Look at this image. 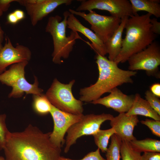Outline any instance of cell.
Wrapping results in <instances>:
<instances>
[{
  "label": "cell",
  "mask_w": 160,
  "mask_h": 160,
  "mask_svg": "<svg viewBox=\"0 0 160 160\" xmlns=\"http://www.w3.org/2000/svg\"><path fill=\"white\" fill-rule=\"evenodd\" d=\"M44 133L29 124L22 132H10L4 147L5 160H60L61 148Z\"/></svg>",
  "instance_id": "1"
},
{
  "label": "cell",
  "mask_w": 160,
  "mask_h": 160,
  "mask_svg": "<svg viewBox=\"0 0 160 160\" xmlns=\"http://www.w3.org/2000/svg\"><path fill=\"white\" fill-rule=\"evenodd\" d=\"M96 63L99 76L94 84L81 89L79 100L82 102H91L100 98L103 94L124 84L132 83V78L137 73L136 71L120 68L114 61L105 56L97 54Z\"/></svg>",
  "instance_id": "2"
},
{
  "label": "cell",
  "mask_w": 160,
  "mask_h": 160,
  "mask_svg": "<svg viewBox=\"0 0 160 160\" xmlns=\"http://www.w3.org/2000/svg\"><path fill=\"white\" fill-rule=\"evenodd\" d=\"M151 15L148 13L142 15L137 13L127 19L122 48L114 61L117 65L125 62L132 55L145 49L154 41L156 35L151 30Z\"/></svg>",
  "instance_id": "3"
},
{
  "label": "cell",
  "mask_w": 160,
  "mask_h": 160,
  "mask_svg": "<svg viewBox=\"0 0 160 160\" xmlns=\"http://www.w3.org/2000/svg\"><path fill=\"white\" fill-rule=\"evenodd\" d=\"M70 13L68 11L64 12L62 21L59 15L49 17L45 27L46 32L49 33L52 37L54 47L52 61L55 64H60L62 63V58H68L76 40L82 39L78 32L72 31L69 36H66L67 20Z\"/></svg>",
  "instance_id": "4"
},
{
  "label": "cell",
  "mask_w": 160,
  "mask_h": 160,
  "mask_svg": "<svg viewBox=\"0 0 160 160\" xmlns=\"http://www.w3.org/2000/svg\"><path fill=\"white\" fill-rule=\"evenodd\" d=\"M28 63V61H23L15 63L0 74V82L12 88L9 98H20L25 93L33 95L42 94L43 90L39 87V83L36 76H34V82L32 84L25 79V69Z\"/></svg>",
  "instance_id": "5"
},
{
  "label": "cell",
  "mask_w": 160,
  "mask_h": 160,
  "mask_svg": "<svg viewBox=\"0 0 160 160\" xmlns=\"http://www.w3.org/2000/svg\"><path fill=\"white\" fill-rule=\"evenodd\" d=\"M75 82L72 80L68 84H64L55 79L45 94L51 103L58 109L74 114H83V103L76 99L72 89Z\"/></svg>",
  "instance_id": "6"
},
{
  "label": "cell",
  "mask_w": 160,
  "mask_h": 160,
  "mask_svg": "<svg viewBox=\"0 0 160 160\" xmlns=\"http://www.w3.org/2000/svg\"><path fill=\"white\" fill-rule=\"evenodd\" d=\"M109 113H103L96 115H83L81 119L71 125L68 130L65 140L64 152L66 153L71 147L76 143L77 140L84 135H92L100 129L104 121L111 120L113 117Z\"/></svg>",
  "instance_id": "7"
},
{
  "label": "cell",
  "mask_w": 160,
  "mask_h": 160,
  "mask_svg": "<svg viewBox=\"0 0 160 160\" xmlns=\"http://www.w3.org/2000/svg\"><path fill=\"white\" fill-rule=\"evenodd\" d=\"M69 12L74 15L80 16L91 25V29L105 44L112 36L119 26L121 19L112 15L99 14L91 10L86 14L69 9Z\"/></svg>",
  "instance_id": "8"
},
{
  "label": "cell",
  "mask_w": 160,
  "mask_h": 160,
  "mask_svg": "<svg viewBox=\"0 0 160 160\" xmlns=\"http://www.w3.org/2000/svg\"><path fill=\"white\" fill-rule=\"evenodd\" d=\"M128 70L145 71L149 76H156L160 65V46L154 41L146 48L131 56L127 60Z\"/></svg>",
  "instance_id": "9"
},
{
  "label": "cell",
  "mask_w": 160,
  "mask_h": 160,
  "mask_svg": "<svg viewBox=\"0 0 160 160\" xmlns=\"http://www.w3.org/2000/svg\"><path fill=\"white\" fill-rule=\"evenodd\" d=\"M94 9L108 11L111 15L121 19L133 15L131 4L128 0H82L76 11H89Z\"/></svg>",
  "instance_id": "10"
},
{
  "label": "cell",
  "mask_w": 160,
  "mask_h": 160,
  "mask_svg": "<svg viewBox=\"0 0 160 160\" xmlns=\"http://www.w3.org/2000/svg\"><path fill=\"white\" fill-rule=\"evenodd\" d=\"M52 118L54 127L50 132L49 138L57 146L61 148L65 143L64 136L73 124L79 121L83 115L74 114L62 111L52 105L50 113Z\"/></svg>",
  "instance_id": "11"
},
{
  "label": "cell",
  "mask_w": 160,
  "mask_h": 160,
  "mask_svg": "<svg viewBox=\"0 0 160 160\" xmlns=\"http://www.w3.org/2000/svg\"><path fill=\"white\" fill-rule=\"evenodd\" d=\"M5 43L0 50V74L6 70L9 65L19 62L29 61L31 52L27 47L18 44L14 47L8 37H5Z\"/></svg>",
  "instance_id": "12"
},
{
  "label": "cell",
  "mask_w": 160,
  "mask_h": 160,
  "mask_svg": "<svg viewBox=\"0 0 160 160\" xmlns=\"http://www.w3.org/2000/svg\"><path fill=\"white\" fill-rule=\"evenodd\" d=\"M108 96L91 102L94 104H100L113 109L119 113L127 112L131 107L134 97L124 94L117 87L112 89Z\"/></svg>",
  "instance_id": "13"
},
{
  "label": "cell",
  "mask_w": 160,
  "mask_h": 160,
  "mask_svg": "<svg viewBox=\"0 0 160 160\" xmlns=\"http://www.w3.org/2000/svg\"><path fill=\"white\" fill-rule=\"evenodd\" d=\"M72 1V0H41L37 4H24L22 6L25 7L31 24L35 26L59 6L64 4L69 5Z\"/></svg>",
  "instance_id": "14"
},
{
  "label": "cell",
  "mask_w": 160,
  "mask_h": 160,
  "mask_svg": "<svg viewBox=\"0 0 160 160\" xmlns=\"http://www.w3.org/2000/svg\"><path fill=\"white\" fill-rule=\"evenodd\" d=\"M139 121L137 116H128L126 113H121L113 117L110 120V124L111 127L115 130V134L121 141L130 142L136 139L133 132Z\"/></svg>",
  "instance_id": "15"
},
{
  "label": "cell",
  "mask_w": 160,
  "mask_h": 160,
  "mask_svg": "<svg viewBox=\"0 0 160 160\" xmlns=\"http://www.w3.org/2000/svg\"><path fill=\"white\" fill-rule=\"evenodd\" d=\"M67 27L71 31L79 32L91 42L90 46L96 52L103 56L107 54L105 45L94 32L83 25L73 14H69L67 20Z\"/></svg>",
  "instance_id": "16"
},
{
  "label": "cell",
  "mask_w": 160,
  "mask_h": 160,
  "mask_svg": "<svg viewBox=\"0 0 160 160\" xmlns=\"http://www.w3.org/2000/svg\"><path fill=\"white\" fill-rule=\"evenodd\" d=\"M129 17H126L121 19V23L117 30L111 37L104 44L108 59L114 61L121 50L123 39L122 35L127 20Z\"/></svg>",
  "instance_id": "17"
},
{
  "label": "cell",
  "mask_w": 160,
  "mask_h": 160,
  "mask_svg": "<svg viewBox=\"0 0 160 160\" xmlns=\"http://www.w3.org/2000/svg\"><path fill=\"white\" fill-rule=\"evenodd\" d=\"M126 114L128 116L140 115L160 121V116L151 106L147 101L142 98L138 93L134 96L132 104Z\"/></svg>",
  "instance_id": "18"
},
{
  "label": "cell",
  "mask_w": 160,
  "mask_h": 160,
  "mask_svg": "<svg viewBox=\"0 0 160 160\" xmlns=\"http://www.w3.org/2000/svg\"><path fill=\"white\" fill-rule=\"evenodd\" d=\"M133 15L140 11L147 12L155 17H160V0H130Z\"/></svg>",
  "instance_id": "19"
},
{
  "label": "cell",
  "mask_w": 160,
  "mask_h": 160,
  "mask_svg": "<svg viewBox=\"0 0 160 160\" xmlns=\"http://www.w3.org/2000/svg\"><path fill=\"white\" fill-rule=\"evenodd\" d=\"M129 142L133 147L140 152H160V141L159 140L147 138L141 140L136 139Z\"/></svg>",
  "instance_id": "20"
},
{
  "label": "cell",
  "mask_w": 160,
  "mask_h": 160,
  "mask_svg": "<svg viewBox=\"0 0 160 160\" xmlns=\"http://www.w3.org/2000/svg\"><path fill=\"white\" fill-rule=\"evenodd\" d=\"M32 108L37 114L44 116L50 113L52 105L45 94L33 95Z\"/></svg>",
  "instance_id": "21"
},
{
  "label": "cell",
  "mask_w": 160,
  "mask_h": 160,
  "mask_svg": "<svg viewBox=\"0 0 160 160\" xmlns=\"http://www.w3.org/2000/svg\"><path fill=\"white\" fill-rule=\"evenodd\" d=\"M116 133L115 129L111 127L106 130L100 129L93 135L96 145L102 152H106L110 138Z\"/></svg>",
  "instance_id": "22"
},
{
  "label": "cell",
  "mask_w": 160,
  "mask_h": 160,
  "mask_svg": "<svg viewBox=\"0 0 160 160\" xmlns=\"http://www.w3.org/2000/svg\"><path fill=\"white\" fill-rule=\"evenodd\" d=\"M121 142V140L115 134L111 136L110 144L105 152L106 160H120Z\"/></svg>",
  "instance_id": "23"
},
{
  "label": "cell",
  "mask_w": 160,
  "mask_h": 160,
  "mask_svg": "<svg viewBox=\"0 0 160 160\" xmlns=\"http://www.w3.org/2000/svg\"><path fill=\"white\" fill-rule=\"evenodd\" d=\"M141 153L133 147L129 142L122 141L120 154L122 160H141Z\"/></svg>",
  "instance_id": "24"
},
{
  "label": "cell",
  "mask_w": 160,
  "mask_h": 160,
  "mask_svg": "<svg viewBox=\"0 0 160 160\" xmlns=\"http://www.w3.org/2000/svg\"><path fill=\"white\" fill-rule=\"evenodd\" d=\"M7 115L0 114V151L3 149L10 132L6 123Z\"/></svg>",
  "instance_id": "25"
},
{
  "label": "cell",
  "mask_w": 160,
  "mask_h": 160,
  "mask_svg": "<svg viewBox=\"0 0 160 160\" xmlns=\"http://www.w3.org/2000/svg\"><path fill=\"white\" fill-rule=\"evenodd\" d=\"M145 97L151 106L160 116V98L155 96L149 90L145 93Z\"/></svg>",
  "instance_id": "26"
},
{
  "label": "cell",
  "mask_w": 160,
  "mask_h": 160,
  "mask_svg": "<svg viewBox=\"0 0 160 160\" xmlns=\"http://www.w3.org/2000/svg\"><path fill=\"white\" fill-rule=\"evenodd\" d=\"M140 122L148 127L153 135L160 137V121L147 119Z\"/></svg>",
  "instance_id": "27"
},
{
  "label": "cell",
  "mask_w": 160,
  "mask_h": 160,
  "mask_svg": "<svg viewBox=\"0 0 160 160\" xmlns=\"http://www.w3.org/2000/svg\"><path fill=\"white\" fill-rule=\"evenodd\" d=\"M60 160H106L101 155L100 149L98 148L95 151L90 152L80 159H74L61 156Z\"/></svg>",
  "instance_id": "28"
},
{
  "label": "cell",
  "mask_w": 160,
  "mask_h": 160,
  "mask_svg": "<svg viewBox=\"0 0 160 160\" xmlns=\"http://www.w3.org/2000/svg\"><path fill=\"white\" fill-rule=\"evenodd\" d=\"M141 160H160V153L155 152H144Z\"/></svg>",
  "instance_id": "29"
},
{
  "label": "cell",
  "mask_w": 160,
  "mask_h": 160,
  "mask_svg": "<svg viewBox=\"0 0 160 160\" xmlns=\"http://www.w3.org/2000/svg\"><path fill=\"white\" fill-rule=\"evenodd\" d=\"M151 30L154 34L156 35L160 34V23L158 22L156 18L151 19Z\"/></svg>",
  "instance_id": "30"
},
{
  "label": "cell",
  "mask_w": 160,
  "mask_h": 160,
  "mask_svg": "<svg viewBox=\"0 0 160 160\" xmlns=\"http://www.w3.org/2000/svg\"><path fill=\"white\" fill-rule=\"evenodd\" d=\"M17 0H0V9L3 12L7 11L13 2H17Z\"/></svg>",
  "instance_id": "31"
},
{
  "label": "cell",
  "mask_w": 160,
  "mask_h": 160,
  "mask_svg": "<svg viewBox=\"0 0 160 160\" xmlns=\"http://www.w3.org/2000/svg\"><path fill=\"white\" fill-rule=\"evenodd\" d=\"M150 91L157 97H160V84L155 83L152 84L150 87Z\"/></svg>",
  "instance_id": "32"
},
{
  "label": "cell",
  "mask_w": 160,
  "mask_h": 160,
  "mask_svg": "<svg viewBox=\"0 0 160 160\" xmlns=\"http://www.w3.org/2000/svg\"><path fill=\"white\" fill-rule=\"evenodd\" d=\"M7 20L8 23L13 25L16 24L19 21L13 12L8 15Z\"/></svg>",
  "instance_id": "33"
},
{
  "label": "cell",
  "mask_w": 160,
  "mask_h": 160,
  "mask_svg": "<svg viewBox=\"0 0 160 160\" xmlns=\"http://www.w3.org/2000/svg\"><path fill=\"white\" fill-rule=\"evenodd\" d=\"M13 12L19 21L23 20L25 18V13L21 9H16Z\"/></svg>",
  "instance_id": "34"
},
{
  "label": "cell",
  "mask_w": 160,
  "mask_h": 160,
  "mask_svg": "<svg viewBox=\"0 0 160 160\" xmlns=\"http://www.w3.org/2000/svg\"><path fill=\"white\" fill-rule=\"evenodd\" d=\"M4 32L0 24V50L2 47L3 42L4 38Z\"/></svg>",
  "instance_id": "35"
},
{
  "label": "cell",
  "mask_w": 160,
  "mask_h": 160,
  "mask_svg": "<svg viewBox=\"0 0 160 160\" xmlns=\"http://www.w3.org/2000/svg\"><path fill=\"white\" fill-rule=\"evenodd\" d=\"M0 160H5V158L2 156H0Z\"/></svg>",
  "instance_id": "36"
},
{
  "label": "cell",
  "mask_w": 160,
  "mask_h": 160,
  "mask_svg": "<svg viewBox=\"0 0 160 160\" xmlns=\"http://www.w3.org/2000/svg\"><path fill=\"white\" fill-rule=\"evenodd\" d=\"M3 12L0 9V17H1L3 14Z\"/></svg>",
  "instance_id": "37"
}]
</instances>
